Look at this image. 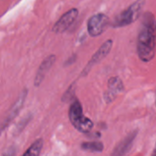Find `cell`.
Segmentation results:
<instances>
[{
  "instance_id": "cell-3",
  "label": "cell",
  "mask_w": 156,
  "mask_h": 156,
  "mask_svg": "<svg viewBox=\"0 0 156 156\" xmlns=\"http://www.w3.org/2000/svg\"><path fill=\"white\" fill-rule=\"evenodd\" d=\"M143 5H144V1L138 0L134 4L130 5L127 9L122 11L120 15L116 16L113 22V27H125L135 21L141 15Z\"/></svg>"
},
{
  "instance_id": "cell-11",
  "label": "cell",
  "mask_w": 156,
  "mask_h": 156,
  "mask_svg": "<svg viewBox=\"0 0 156 156\" xmlns=\"http://www.w3.org/2000/svg\"><path fill=\"white\" fill-rule=\"evenodd\" d=\"M104 145L101 142H88L83 143L81 144V149L83 151L90 152V153H100L102 152Z\"/></svg>"
},
{
  "instance_id": "cell-5",
  "label": "cell",
  "mask_w": 156,
  "mask_h": 156,
  "mask_svg": "<svg viewBox=\"0 0 156 156\" xmlns=\"http://www.w3.org/2000/svg\"><path fill=\"white\" fill-rule=\"evenodd\" d=\"M78 16V10L75 8L70 9L67 13H65L58 21L54 25L53 31L56 33H62L65 30H67L75 21V19Z\"/></svg>"
},
{
  "instance_id": "cell-12",
  "label": "cell",
  "mask_w": 156,
  "mask_h": 156,
  "mask_svg": "<svg viewBox=\"0 0 156 156\" xmlns=\"http://www.w3.org/2000/svg\"><path fill=\"white\" fill-rule=\"evenodd\" d=\"M16 155V149L15 148H9L6 152H5L2 156H15Z\"/></svg>"
},
{
  "instance_id": "cell-6",
  "label": "cell",
  "mask_w": 156,
  "mask_h": 156,
  "mask_svg": "<svg viewBox=\"0 0 156 156\" xmlns=\"http://www.w3.org/2000/svg\"><path fill=\"white\" fill-rule=\"evenodd\" d=\"M112 47V40L106 41V42L100 48V49L93 55V57L91 58V59L90 60V62H89L88 65L86 66L85 69L82 71V74H87V73L90 71V69L95 64H97V63L100 62L102 58H104L108 55V53L110 52Z\"/></svg>"
},
{
  "instance_id": "cell-9",
  "label": "cell",
  "mask_w": 156,
  "mask_h": 156,
  "mask_svg": "<svg viewBox=\"0 0 156 156\" xmlns=\"http://www.w3.org/2000/svg\"><path fill=\"white\" fill-rule=\"evenodd\" d=\"M42 148H43V140L37 139L28 147V149L23 154L22 156H39Z\"/></svg>"
},
{
  "instance_id": "cell-2",
  "label": "cell",
  "mask_w": 156,
  "mask_h": 156,
  "mask_svg": "<svg viewBox=\"0 0 156 156\" xmlns=\"http://www.w3.org/2000/svg\"><path fill=\"white\" fill-rule=\"evenodd\" d=\"M69 118L71 124L81 133H89L93 128V122L83 114L82 106L78 100H74L69 110Z\"/></svg>"
},
{
  "instance_id": "cell-7",
  "label": "cell",
  "mask_w": 156,
  "mask_h": 156,
  "mask_svg": "<svg viewBox=\"0 0 156 156\" xmlns=\"http://www.w3.org/2000/svg\"><path fill=\"white\" fill-rule=\"evenodd\" d=\"M136 137V132H133L129 133L126 137H124L115 147L112 156H123L132 147L133 141Z\"/></svg>"
},
{
  "instance_id": "cell-1",
  "label": "cell",
  "mask_w": 156,
  "mask_h": 156,
  "mask_svg": "<svg viewBox=\"0 0 156 156\" xmlns=\"http://www.w3.org/2000/svg\"><path fill=\"white\" fill-rule=\"evenodd\" d=\"M154 18L151 13H147L141 26L137 45L138 55L143 61L148 62L153 59L154 57Z\"/></svg>"
},
{
  "instance_id": "cell-4",
  "label": "cell",
  "mask_w": 156,
  "mask_h": 156,
  "mask_svg": "<svg viewBox=\"0 0 156 156\" xmlns=\"http://www.w3.org/2000/svg\"><path fill=\"white\" fill-rule=\"evenodd\" d=\"M110 24L109 17L104 14H96L88 21V32L92 37H98L102 34Z\"/></svg>"
},
{
  "instance_id": "cell-8",
  "label": "cell",
  "mask_w": 156,
  "mask_h": 156,
  "mask_svg": "<svg viewBox=\"0 0 156 156\" xmlns=\"http://www.w3.org/2000/svg\"><path fill=\"white\" fill-rule=\"evenodd\" d=\"M55 62V57L54 56H50L48 58H47L42 64L40 65L37 73L36 75V79H35V86H39L46 75V73L48 71V69L51 68V66L53 65V63Z\"/></svg>"
},
{
  "instance_id": "cell-10",
  "label": "cell",
  "mask_w": 156,
  "mask_h": 156,
  "mask_svg": "<svg viewBox=\"0 0 156 156\" xmlns=\"http://www.w3.org/2000/svg\"><path fill=\"white\" fill-rule=\"evenodd\" d=\"M122 89H123V86H122V80L119 78H112L109 81V92H107V94L110 93V95H106V97L111 98L114 96L115 93L121 91Z\"/></svg>"
}]
</instances>
